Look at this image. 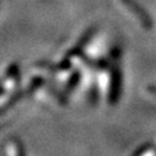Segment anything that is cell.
I'll list each match as a JSON object with an SVG mask.
<instances>
[]
</instances>
